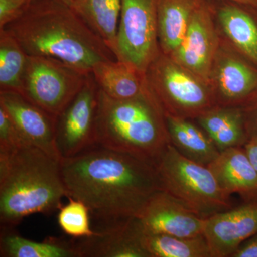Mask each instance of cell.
Here are the masks:
<instances>
[{
	"mask_svg": "<svg viewBox=\"0 0 257 257\" xmlns=\"http://www.w3.org/2000/svg\"><path fill=\"white\" fill-rule=\"evenodd\" d=\"M61 170L67 197L85 204L107 224L138 217L162 190L156 167L97 144L61 160Z\"/></svg>",
	"mask_w": 257,
	"mask_h": 257,
	"instance_id": "6da1fadb",
	"label": "cell"
},
{
	"mask_svg": "<svg viewBox=\"0 0 257 257\" xmlns=\"http://www.w3.org/2000/svg\"><path fill=\"white\" fill-rule=\"evenodd\" d=\"M29 56L50 57L91 73L101 61L117 60L105 43L60 0H33L4 28Z\"/></svg>",
	"mask_w": 257,
	"mask_h": 257,
	"instance_id": "7a4b0ae2",
	"label": "cell"
},
{
	"mask_svg": "<svg viewBox=\"0 0 257 257\" xmlns=\"http://www.w3.org/2000/svg\"><path fill=\"white\" fill-rule=\"evenodd\" d=\"M64 197L67 192L60 158L25 140L0 147V221L4 227L60 209Z\"/></svg>",
	"mask_w": 257,
	"mask_h": 257,
	"instance_id": "3957f363",
	"label": "cell"
},
{
	"mask_svg": "<svg viewBox=\"0 0 257 257\" xmlns=\"http://www.w3.org/2000/svg\"><path fill=\"white\" fill-rule=\"evenodd\" d=\"M96 144L156 167L171 142L165 112L148 86L123 100L99 89Z\"/></svg>",
	"mask_w": 257,
	"mask_h": 257,
	"instance_id": "277c9868",
	"label": "cell"
},
{
	"mask_svg": "<svg viewBox=\"0 0 257 257\" xmlns=\"http://www.w3.org/2000/svg\"><path fill=\"white\" fill-rule=\"evenodd\" d=\"M156 170L162 190L202 219L232 207L231 196L221 189L211 171L182 155L170 144Z\"/></svg>",
	"mask_w": 257,
	"mask_h": 257,
	"instance_id": "5b68a950",
	"label": "cell"
},
{
	"mask_svg": "<svg viewBox=\"0 0 257 257\" xmlns=\"http://www.w3.org/2000/svg\"><path fill=\"white\" fill-rule=\"evenodd\" d=\"M145 77L165 115L194 120L216 106L209 83L161 50Z\"/></svg>",
	"mask_w": 257,
	"mask_h": 257,
	"instance_id": "8992f818",
	"label": "cell"
},
{
	"mask_svg": "<svg viewBox=\"0 0 257 257\" xmlns=\"http://www.w3.org/2000/svg\"><path fill=\"white\" fill-rule=\"evenodd\" d=\"M90 74L50 57L28 55L23 95L57 119Z\"/></svg>",
	"mask_w": 257,
	"mask_h": 257,
	"instance_id": "52a82bcc",
	"label": "cell"
},
{
	"mask_svg": "<svg viewBox=\"0 0 257 257\" xmlns=\"http://www.w3.org/2000/svg\"><path fill=\"white\" fill-rule=\"evenodd\" d=\"M160 0H121L116 57L145 72L160 53L157 13Z\"/></svg>",
	"mask_w": 257,
	"mask_h": 257,
	"instance_id": "ba28073f",
	"label": "cell"
},
{
	"mask_svg": "<svg viewBox=\"0 0 257 257\" xmlns=\"http://www.w3.org/2000/svg\"><path fill=\"white\" fill-rule=\"evenodd\" d=\"M207 82L216 106L243 108L257 96V67L220 40Z\"/></svg>",
	"mask_w": 257,
	"mask_h": 257,
	"instance_id": "9c48e42d",
	"label": "cell"
},
{
	"mask_svg": "<svg viewBox=\"0 0 257 257\" xmlns=\"http://www.w3.org/2000/svg\"><path fill=\"white\" fill-rule=\"evenodd\" d=\"M99 87L90 74L84 87L57 119L56 147L61 160L96 145Z\"/></svg>",
	"mask_w": 257,
	"mask_h": 257,
	"instance_id": "30bf717a",
	"label": "cell"
},
{
	"mask_svg": "<svg viewBox=\"0 0 257 257\" xmlns=\"http://www.w3.org/2000/svg\"><path fill=\"white\" fill-rule=\"evenodd\" d=\"M219 42L220 38L210 2L199 0L193 12L183 41L170 57L207 82Z\"/></svg>",
	"mask_w": 257,
	"mask_h": 257,
	"instance_id": "8fae6325",
	"label": "cell"
},
{
	"mask_svg": "<svg viewBox=\"0 0 257 257\" xmlns=\"http://www.w3.org/2000/svg\"><path fill=\"white\" fill-rule=\"evenodd\" d=\"M137 218L145 232L179 237H195L204 234L205 219L163 190L152 196Z\"/></svg>",
	"mask_w": 257,
	"mask_h": 257,
	"instance_id": "7c38bea8",
	"label": "cell"
},
{
	"mask_svg": "<svg viewBox=\"0 0 257 257\" xmlns=\"http://www.w3.org/2000/svg\"><path fill=\"white\" fill-rule=\"evenodd\" d=\"M219 38L257 67V8L231 0H209Z\"/></svg>",
	"mask_w": 257,
	"mask_h": 257,
	"instance_id": "4fadbf2b",
	"label": "cell"
},
{
	"mask_svg": "<svg viewBox=\"0 0 257 257\" xmlns=\"http://www.w3.org/2000/svg\"><path fill=\"white\" fill-rule=\"evenodd\" d=\"M257 234V201L231 208L205 219L204 235L211 257H229Z\"/></svg>",
	"mask_w": 257,
	"mask_h": 257,
	"instance_id": "5bb4252c",
	"label": "cell"
},
{
	"mask_svg": "<svg viewBox=\"0 0 257 257\" xmlns=\"http://www.w3.org/2000/svg\"><path fill=\"white\" fill-rule=\"evenodd\" d=\"M0 107L28 143L60 159L56 147L57 118L23 94L10 91H0Z\"/></svg>",
	"mask_w": 257,
	"mask_h": 257,
	"instance_id": "9a60e30c",
	"label": "cell"
},
{
	"mask_svg": "<svg viewBox=\"0 0 257 257\" xmlns=\"http://www.w3.org/2000/svg\"><path fill=\"white\" fill-rule=\"evenodd\" d=\"M138 218L108 224L91 237L74 243L78 257H150L142 245Z\"/></svg>",
	"mask_w": 257,
	"mask_h": 257,
	"instance_id": "2e32d148",
	"label": "cell"
},
{
	"mask_svg": "<svg viewBox=\"0 0 257 257\" xmlns=\"http://www.w3.org/2000/svg\"><path fill=\"white\" fill-rule=\"evenodd\" d=\"M207 167L226 194H238L246 202L257 201V171L243 146L220 152Z\"/></svg>",
	"mask_w": 257,
	"mask_h": 257,
	"instance_id": "e0dca14e",
	"label": "cell"
},
{
	"mask_svg": "<svg viewBox=\"0 0 257 257\" xmlns=\"http://www.w3.org/2000/svg\"><path fill=\"white\" fill-rule=\"evenodd\" d=\"M220 152L248 141L243 108L214 106L194 120Z\"/></svg>",
	"mask_w": 257,
	"mask_h": 257,
	"instance_id": "ac0fdd59",
	"label": "cell"
},
{
	"mask_svg": "<svg viewBox=\"0 0 257 257\" xmlns=\"http://www.w3.org/2000/svg\"><path fill=\"white\" fill-rule=\"evenodd\" d=\"M91 74L99 89L114 99L135 97L147 86L145 72L123 61H101L93 67Z\"/></svg>",
	"mask_w": 257,
	"mask_h": 257,
	"instance_id": "d6986e66",
	"label": "cell"
},
{
	"mask_svg": "<svg viewBox=\"0 0 257 257\" xmlns=\"http://www.w3.org/2000/svg\"><path fill=\"white\" fill-rule=\"evenodd\" d=\"M171 144L184 157L207 166L219 156L215 143L192 119L166 115Z\"/></svg>",
	"mask_w": 257,
	"mask_h": 257,
	"instance_id": "ffe728a7",
	"label": "cell"
},
{
	"mask_svg": "<svg viewBox=\"0 0 257 257\" xmlns=\"http://www.w3.org/2000/svg\"><path fill=\"white\" fill-rule=\"evenodd\" d=\"M199 0H160L157 35L160 50L171 56L180 46Z\"/></svg>",
	"mask_w": 257,
	"mask_h": 257,
	"instance_id": "44dd1931",
	"label": "cell"
},
{
	"mask_svg": "<svg viewBox=\"0 0 257 257\" xmlns=\"http://www.w3.org/2000/svg\"><path fill=\"white\" fill-rule=\"evenodd\" d=\"M70 7L116 57L121 0H74Z\"/></svg>",
	"mask_w": 257,
	"mask_h": 257,
	"instance_id": "7402d4cb",
	"label": "cell"
},
{
	"mask_svg": "<svg viewBox=\"0 0 257 257\" xmlns=\"http://www.w3.org/2000/svg\"><path fill=\"white\" fill-rule=\"evenodd\" d=\"M140 240L150 257H211L210 248L204 235L179 237L145 232L143 230Z\"/></svg>",
	"mask_w": 257,
	"mask_h": 257,
	"instance_id": "603a6c76",
	"label": "cell"
},
{
	"mask_svg": "<svg viewBox=\"0 0 257 257\" xmlns=\"http://www.w3.org/2000/svg\"><path fill=\"white\" fill-rule=\"evenodd\" d=\"M2 231L0 240L1 256L8 257H78L74 243L50 239L37 242L10 232Z\"/></svg>",
	"mask_w": 257,
	"mask_h": 257,
	"instance_id": "cb8c5ba5",
	"label": "cell"
},
{
	"mask_svg": "<svg viewBox=\"0 0 257 257\" xmlns=\"http://www.w3.org/2000/svg\"><path fill=\"white\" fill-rule=\"evenodd\" d=\"M28 55L9 32L0 29V91L23 94Z\"/></svg>",
	"mask_w": 257,
	"mask_h": 257,
	"instance_id": "d4e9b609",
	"label": "cell"
},
{
	"mask_svg": "<svg viewBox=\"0 0 257 257\" xmlns=\"http://www.w3.org/2000/svg\"><path fill=\"white\" fill-rule=\"evenodd\" d=\"M69 203L60 208L57 221L61 229L72 237H91L96 234L92 229L89 219V209L85 204L68 197Z\"/></svg>",
	"mask_w": 257,
	"mask_h": 257,
	"instance_id": "484cf974",
	"label": "cell"
},
{
	"mask_svg": "<svg viewBox=\"0 0 257 257\" xmlns=\"http://www.w3.org/2000/svg\"><path fill=\"white\" fill-rule=\"evenodd\" d=\"M26 7L16 0H0V29L19 18Z\"/></svg>",
	"mask_w": 257,
	"mask_h": 257,
	"instance_id": "4316f807",
	"label": "cell"
},
{
	"mask_svg": "<svg viewBox=\"0 0 257 257\" xmlns=\"http://www.w3.org/2000/svg\"><path fill=\"white\" fill-rule=\"evenodd\" d=\"M248 140L257 139V96L243 108Z\"/></svg>",
	"mask_w": 257,
	"mask_h": 257,
	"instance_id": "83f0119b",
	"label": "cell"
},
{
	"mask_svg": "<svg viewBox=\"0 0 257 257\" xmlns=\"http://www.w3.org/2000/svg\"><path fill=\"white\" fill-rule=\"evenodd\" d=\"M231 257H257V234L243 241Z\"/></svg>",
	"mask_w": 257,
	"mask_h": 257,
	"instance_id": "f1b7e54d",
	"label": "cell"
},
{
	"mask_svg": "<svg viewBox=\"0 0 257 257\" xmlns=\"http://www.w3.org/2000/svg\"><path fill=\"white\" fill-rule=\"evenodd\" d=\"M245 150L247 153L251 163L257 171V139H251L245 144Z\"/></svg>",
	"mask_w": 257,
	"mask_h": 257,
	"instance_id": "f546056e",
	"label": "cell"
},
{
	"mask_svg": "<svg viewBox=\"0 0 257 257\" xmlns=\"http://www.w3.org/2000/svg\"><path fill=\"white\" fill-rule=\"evenodd\" d=\"M231 1L243 3V4L251 5V6L255 7V8H257V0H231Z\"/></svg>",
	"mask_w": 257,
	"mask_h": 257,
	"instance_id": "4dcf8cb0",
	"label": "cell"
},
{
	"mask_svg": "<svg viewBox=\"0 0 257 257\" xmlns=\"http://www.w3.org/2000/svg\"><path fill=\"white\" fill-rule=\"evenodd\" d=\"M17 2H18L19 3L22 4L23 5H25V6H28L32 1L33 0H16Z\"/></svg>",
	"mask_w": 257,
	"mask_h": 257,
	"instance_id": "1f68e13d",
	"label": "cell"
},
{
	"mask_svg": "<svg viewBox=\"0 0 257 257\" xmlns=\"http://www.w3.org/2000/svg\"><path fill=\"white\" fill-rule=\"evenodd\" d=\"M60 1L63 2L65 4L68 5L70 6L74 0H60Z\"/></svg>",
	"mask_w": 257,
	"mask_h": 257,
	"instance_id": "d6a6232c",
	"label": "cell"
}]
</instances>
